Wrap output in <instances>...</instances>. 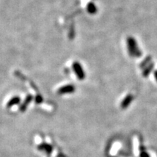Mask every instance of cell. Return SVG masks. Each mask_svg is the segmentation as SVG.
<instances>
[{
	"instance_id": "cell-2",
	"label": "cell",
	"mask_w": 157,
	"mask_h": 157,
	"mask_svg": "<svg viewBox=\"0 0 157 157\" xmlns=\"http://www.w3.org/2000/svg\"><path fill=\"white\" fill-rule=\"evenodd\" d=\"M74 91V87L72 85H66L65 87H62L58 90V92L59 94H66V93H71Z\"/></svg>"
},
{
	"instance_id": "cell-3",
	"label": "cell",
	"mask_w": 157,
	"mask_h": 157,
	"mask_svg": "<svg viewBox=\"0 0 157 157\" xmlns=\"http://www.w3.org/2000/svg\"><path fill=\"white\" fill-rule=\"evenodd\" d=\"M32 95L28 96V97L26 98V99L25 102H24V103L23 104L22 106H21V110L22 111H24V110H25V109H26V106H27L28 104H29V103H30L31 101H32Z\"/></svg>"
},
{
	"instance_id": "cell-5",
	"label": "cell",
	"mask_w": 157,
	"mask_h": 157,
	"mask_svg": "<svg viewBox=\"0 0 157 157\" xmlns=\"http://www.w3.org/2000/svg\"><path fill=\"white\" fill-rule=\"evenodd\" d=\"M95 5L93 4H90L89 6H88V11L90 13H95Z\"/></svg>"
},
{
	"instance_id": "cell-1",
	"label": "cell",
	"mask_w": 157,
	"mask_h": 157,
	"mask_svg": "<svg viewBox=\"0 0 157 157\" xmlns=\"http://www.w3.org/2000/svg\"><path fill=\"white\" fill-rule=\"evenodd\" d=\"M73 70H74L75 73H76V75H77L78 78H79V79H83V78H84V71H83L82 68H81V66L80 65L79 63H73Z\"/></svg>"
},
{
	"instance_id": "cell-4",
	"label": "cell",
	"mask_w": 157,
	"mask_h": 157,
	"mask_svg": "<svg viewBox=\"0 0 157 157\" xmlns=\"http://www.w3.org/2000/svg\"><path fill=\"white\" fill-rule=\"evenodd\" d=\"M19 103H20V98L19 97H15V98H13L12 99H11L10 101V102L8 103L7 107L10 108V107H11V106H14V105Z\"/></svg>"
}]
</instances>
